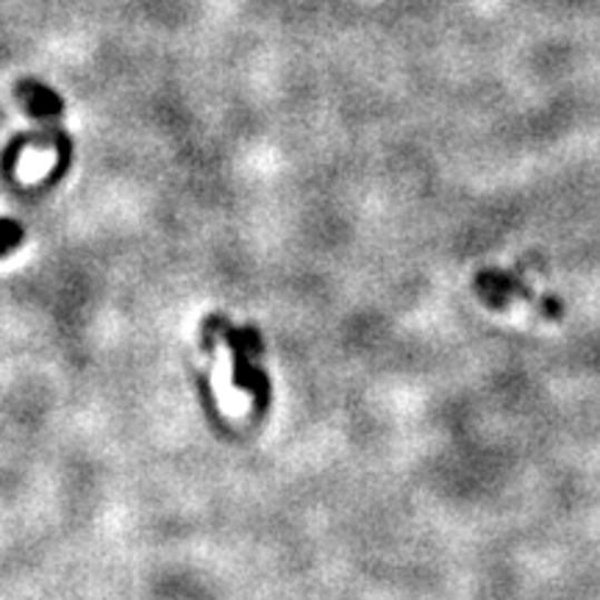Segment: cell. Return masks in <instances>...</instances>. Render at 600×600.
Returning <instances> with one entry per match:
<instances>
[{"label": "cell", "instance_id": "6da1fadb", "mask_svg": "<svg viewBox=\"0 0 600 600\" xmlns=\"http://www.w3.org/2000/svg\"><path fill=\"white\" fill-rule=\"evenodd\" d=\"M220 334L234 353V386L248 390L256 395V414H265L271 406V384H267L265 370L250 364V353H262V342L256 328H234L223 314H209L204 323V351H215V336Z\"/></svg>", "mask_w": 600, "mask_h": 600}, {"label": "cell", "instance_id": "7a4b0ae2", "mask_svg": "<svg viewBox=\"0 0 600 600\" xmlns=\"http://www.w3.org/2000/svg\"><path fill=\"white\" fill-rule=\"evenodd\" d=\"M17 100L26 106L33 120H56V117L65 115V98L48 83L33 81V78L17 83Z\"/></svg>", "mask_w": 600, "mask_h": 600}, {"label": "cell", "instance_id": "3957f363", "mask_svg": "<svg viewBox=\"0 0 600 600\" xmlns=\"http://www.w3.org/2000/svg\"><path fill=\"white\" fill-rule=\"evenodd\" d=\"M26 243V228L11 217H0V256H9Z\"/></svg>", "mask_w": 600, "mask_h": 600}]
</instances>
